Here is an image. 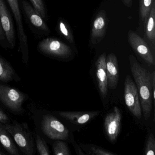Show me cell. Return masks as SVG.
Instances as JSON below:
<instances>
[{"label":"cell","instance_id":"277c9868","mask_svg":"<svg viewBox=\"0 0 155 155\" xmlns=\"http://www.w3.org/2000/svg\"><path fill=\"white\" fill-rule=\"evenodd\" d=\"M41 128L43 133L51 139L65 140L68 138V129L52 115L47 114L43 116Z\"/></svg>","mask_w":155,"mask_h":155},{"label":"cell","instance_id":"2e32d148","mask_svg":"<svg viewBox=\"0 0 155 155\" xmlns=\"http://www.w3.org/2000/svg\"><path fill=\"white\" fill-rule=\"evenodd\" d=\"M21 78L12 65L4 58L0 56V81L18 82Z\"/></svg>","mask_w":155,"mask_h":155},{"label":"cell","instance_id":"e0dca14e","mask_svg":"<svg viewBox=\"0 0 155 155\" xmlns=\"http://www.w3.org/2000/svg\"><path fill=\"white\" fill-rule=\"evenodd\" d=\"M0 143L11 155H19L18 150L13 141L11 135L1 123H0Z\"/></svg>","mask_w":155,"mask_h":155},{"label":"cell","instance_id":"7c38bea8","mask_svg":"<svg viewBox=\"0 0 155 155\" xmlns=\"http://www.w3.org/2000/svg\"><path fill=\"white\" fill-rule=\"evenodd\" d=\"M106 54L102 53L96 62V75L101 95L103 98L107 97L108 92V81L106 68Z\"/></svg>","mask_w":155,"mask_h":155},{"label":"cell","instance_id":"44dd1931","mask_svg":"<svg viewBox=\"0 0 155 155\" xmlns=\"http://www.w3.org/2000/svg\"><path fill=\"white\" fill-rule=\"evenodd\" d=\"M36 147L37 150L40 155H49L50 154L48 147L46 141L39 135H37V136Z\"/></svg>","mask_w":155,"mask_h":155},{"label":"cell","instance_id":"8fae6325","mask_svg":"<svg viewBox=\"0 0 155 155\" xmlns=\"http://www.w3.org/2000/svg\"><path fill=\"white\" fill-rule=\"evenodd\" d=\"M107 24L106 12L101 10L95 17L92 24L91 38L92 44H97L103 39L106 35Z\"/></svg>","mask_w":155,"mask_h":155},{"label":"cell","instance_id":"cb8c5ba5","mask_svg":"<svg viewBox=\"0 0 155 155\" xmlns=\"http://www.w3.org/2000/svg\"><path fill=\"white\" fill-rule=\"evenodd\" d=\"M33 5V8L42 17L45 19L46 17V11L45 5L43 0H30Z\"/></svg>","mask_w":155,"mask_h":155},{"label":"cell","instance_id":"d6986e66","mask_svg":"<svg viewBox=\"0 0 155 155\" xmlns=\"http://www.w3.org/2000/svg\"><path fill=\"white\" fill-rule=\"evenodd\" d=\"M152 4V0H140V12L144 25H146Z\"/></svg>","mask_w":155,"mask_h":155},{"label":"cell","instance_id":"9a60e30c","mask_svg":"<svg viewBox=\"0 0 155 155\" xmlns=\"http://www.w3.org/2000/svg\"><path fill=\"white\" fill-rule=\"evenodd\" d=\"M22 5L27 17L33 26L43 31H49V29L44 20L34 8L26 0H22Z\"/></svg>","mask_w":155,"mask_h":155},{"label":"cell","instance_id":"4fadbf2b","mask_svg":"<svg viewBox=\"0 0 155 155\" xmlns=\"http://www.w3.org/2000/svg\"><path fill=\"white\" fill-rule=\"evenodd\" d=\"M106 62L108 87L115 90L117 86L119 77L118 64L116 55L113 53L109 54L106 56Z\"/></svg>","mask_w":155,"mask_h":155},{"label":"cell","instance_id":"ffe728a7","mask_svg":"<svg viewBox=\"0 0 155 155\" xmlns=\"http://www.w3.org/2000/svg\"><path fill=\"white\" fill-rule=\"evenodd\" d=\"M53 150L55 155H69V149L64 141L57 140L53 144Z\"/></svg>","mask_w":155,"mask_h":155},{"label":"cell","instance_id":"9c48e42d","mask_svg":"<svg viewBox=\"0 0 155 155\" xmlns=\"http://www.w3.org/2000/svg\"><path fill=\"white\" fill-rule=\"evenodd\" d=\"M128 41L133 49L150 65L154 66L155 59L147 44L144 40L132 31H129L128 34Z\"/></svg>","mask_w":155,"mask_h":155},{"label":"cell","instance_id":"ac0fdd59","mask_svg":"<svg viewBox=\"0 0 155 155\" xmlns=\"http://www.w3.org/2000/svg\"><path fill=\"white\" fill-rule=\"evenodd\" d=\"M146 36L154 46L155 40V2H152L149 15L146 23Z\"/></svg>","mask_w":155,"mask_h":155},{"label":"cell","instance_id":"7402d4cb","mask_svg":"<svg viewBox=\"0 0 155 155\" xmlns=\"http://www.w3.org/2000/svg\"><path fill=\"white\" fill-rule=\"evenodd\" d=\"M155 151V139L153 133L149 136L145 146V154L147 155H154Z\"/></svg>","mask_w":155,"mask_h":155},{"label":"cell","instance_id":"30bf717a","mask_svg":"<svg viewBox=\"0 0 155 155\" xmlns=\"http://www.w3.org/2000/svg\"><path fill=\"white\" fill-rule=\"evenodd\" d=\"M121 114L119 109L114 107L113 110L106 116L104 120L105 132L111 142L117 140L121 125Z\"/></svg>","mask_w":155,"mask_h":155},{"label":"cell","instance_id":"52a82bcc","mask_svg":"<svg viewBox=\"0 0 155 155\" xmlns=\"http://www.w3.org/2000/svg\"><path fill=\"white\" fill-rule=\"evenodd\" d=\"M38 49L46 55L60 58H67L71 53V50L68 45L56 39L47 38L39 43Z\"/></svg>","mask_w":155,"mask_h":155},{"label":"cell","instance_id":"7a4b0ae2","mask_svg":"<svg viewBox=\"0 0 155 155\" xmlns=\"http://www.w3.org/2000/svg\"><path fill=\"white\" fill-rule=\"evenodd\" d=\"M20 149L26 155H33L36 152L34 138L28 124L14 120L12 123L3 124Z\"/></svg>","mask_w":155,"mask_h":155},{"label":"cell","instance_id":"f546056e","mask_svg":"<svg viewBox=\"0 0 155 155\" xmlns=\"http://www.w3.org/2000/svg\"><path fill=\"white\" fill-rule=\"evenodd\" d=\"M5 155V153L4 152H2L1 150H0V155Z\"/></svg>","mask_w":155,"mask_h":155},{"label":"cell","instance_id":"8992f818","mask_svg":"<svg viewBox=\"0 0 155 155\" xmlns=\"http://www.w3.org/2000/svg\"><path fill=\"white\" fill-rule=\"evenodd\" d=\"M124 99L129 111L138 119L142 116L141 105L137 86L129 75L125 79L124 83Z\"/></svg>","mask_w":155,"mask_h":155},{"label":"cell","instance_id":"6da1fadb","mask_svg":"<svg viewBox=\"0 0 155 155\" xmlns=\"http://www.w3.org/2000/svg\"><path fill=\"white\" fill-rule=\"evenodd\" d=\"M130 70L137 84L141 107L145 119L150 117L152 108L153 97L151 74L139 64L133 55L129 56Z\"/></svg>","mask_w":155,"mask_h":155},{"label":"cell","instance_id":"603a6c76","mask_svg":"<svg viewBox=\"0 0 155 155\" xmlns=\"http://www.w3.org/2000/svg\"><path fill=\"white\" fill-rule=\"evenodd\" d=\"M59 30L61 34L70 43H73L74 38L68 27L63 21L61 20L59 23Z\"/></svg>","mask_w":155,"mask_h":155},{"label":"cell","instance_id":"4316f807","mask_svg":"<svg viewBox=\"0 0 155 155\" xmlns=\"http://www.w3.org/2000/svg\"><path fill=\"white\" fill-rule=\"evenodd\" d=\"M6 40H7L6 36H5L4 31L2 29L1 22L0 20V44H1L2 47L4 48H6V44L5 42Z\"/></svg>","mask_w":155,"mask_h":155},{"label":"cell","instance_id":"d4e9b609","mask_svg":"<svg viewBox=\"0 0 155 155\" xmlns=\"http://www.w3.org/2000/svg\"><path fill=\"white\" fill-rule=\"evenodd\" d=\"M90 150L89 154L95 155H114L115 153L101 148L98 146H93Z\"/></svg>","mask_w":155,"mask_h":155},{"label":"cell","instance_id":"3957f363","mask_svg":"<svg viewBox=\"0 0 155 155\" xmlns=\"http://www.w3.org/2000/svg\"><path fill=\"white\" fill-rule=\"evenodd\" d=\"M27 98V96L21 91L9 86L0 84V101L12 112H22V106Z\"/></svg>","mask_w":155,"mask_h":155},{"label":"cell","instance_id":"ba28073f","mask_svg":"<svg viewBox=\"0 0 155 155\" xmlns=\"http://www.w3.org/2000/svg\"><path fill=\"white\" fill-rule=\"evenodd\" d=\"M0 20L6 39L11 48L16 45V33L10 13L4 0H0Z\"/></svg>","mask_w":155,"mask_h":155},{"label":"cell","instance_id":"5b68a950","mask_svg":"<svg viewBox=\"0 0 155 155\" xmlns=\"http://www.w3.org/2000/svg\"><path fill=\"white\" fill-rule=\"evenodd\" d=\"M16 21L20 48L23 63L27 65L29 61V49L28 38L24 31L22 16L18 0H7Z\"/></svg>","mask_w":155,"mask_h":155},{"label":"cell","instance_id":"f1b7e54d","mask_svg":"<svg viewBox=\"0 0 155 155\" xmlns=\"http://www.w3.org/2000/svg\"><path fill=\"white\" fill-rule=\"evenodd\" d=\"M123 3L128 8H130L132 5V0H122Z\"/></svg>","mask_w":155,"mask_h":155},{"label":"cell","instance_id":"484cf974","mask_svg":"<svg viewBox=\"0 0 155 155\" xmlns=\"http://www.w3.org/2000/svg\"><path fill=\"white\" fill-rule=\"evenodd\" d=\"M10 122V118L3 110L0 109V123L6 124Z\"/></svg>","mask_w":155,"mask_h":155},{"label":"cell","instance_id":"5bb4252c","mask_svg":"<svg viewBox=\"0 0 155 155\" xmlns=\"http://www.w3.org/2000/svg\"><path fill=\"white\" fill-rule=\"evenodd\" d=\"M100 113V111H60L58 114L60 116L73 124L82 125L97 116Z\"/></svg>","mask_w":155,"mask_h":155},{"label":"cell","instance_id":"83f0119b","mask_svg":"<svg viewBox=\"0 0 155 155\" xmlns=\"http://www.w3.org/2000/svg\"><path fill=\"white\" fill-rule=\"evenodd\" d=\"M151 80L152 97L154 101L155 100V73L154 71L151 74Z\"/></svg>","mask_w":155,"mask_h":155}]
</instances>
